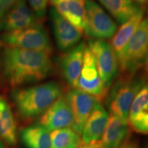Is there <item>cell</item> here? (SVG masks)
I'll list each match as a JSON object with an SVG mask.
<instances>
[{
  "label": "cell",
  "mask_w": 148,
  "mask_h": 148,
  "mask_svg": "<svg viewBox=\"0 0 148 148\" xmlns=\"http://www.w3.org/2000/svg\"><path fill=\"white\" fill-rule=\"evenodd\" d=\"M52 69L49 53L9 47L0 53V75L12 86L45 79Z\"/></svg>",
  "instance_id": "cell-1"
},
{
  "label": "cell",
  "mask_w": 148,
  "mask_h": 148,
  "mask_svg": "<svg viewBox=\"0 0 148 148\" xmlns=\"http://www.w3.org/2000/svg\"><path fill=\"white\" fill-rule=\"evenodd\" d=\"M61 94L60 85L49 82L15 89L12 92V99L20 116L24 119H30L42 115Z\"/></svg>",
  "instance_id": "cell-2"
},
{
  "label": "cell",
  "mask_w": 148,
  "mask_h": 148,
  "mask_svg": "<svg viewBox=\"0 0 148 148\" xmlns=\"http://www.w3.org/2000/svg\"><path fill=\"white\" fill-rule=\"evenodd\" d=\"M146 84L143 77L125 75L116 81L107 95L106 104L110 114L127 123L129 110L134 97Z\"/></svg>",
  "instance_id": "cell-3"
},
{
  "label": "cell",
  "mask_w": 148,
  "mask_h": 148,
  "mask_svg": "<svg viewBox=\"0 0 148 148\" xmlns=\"http://www.w3.org/2000/svg\"><path fill=\"white\" fill-rule=\"evenodd\" d=\"M0 46L50 53L52 45L45 27L39 23L27 28L0 34Z\"/></svg>",
  "instance_id": "cell-4"
},
{
  "label": "cell",
  "mask_w": 148,
  "mask_h": 148,
  "mask_svg": "<svg viewBox=\"0 0 148 148\" xmlns=\"http://www.w3.org/2000/svg\"><path fill=\"white\" fill-rule=\"evenodd\" d=\"M148 47V16L143 18L119 59V69L125 75H135L145 61Z\"/></svg>",
  "instance_id": "cell-5"
},
{
  "label": "cell",
  "mask_w": 148,
  "mask_h": 148,
  "mask_svg": "<svg viewBox=\"0 0 148 148\" xmlns=\"http://www.w3.org/2000/svg\"><path fill=\"white\" fill-rule=\"evenodd\" d=\"M88 47L95 58L99 77L110 89L119 69L118 57L110 43L104 40H88Z\"/></svg>",
  "instance_id": "cell-6"
},
{
  "label": "cell",
  "mask_w": 148,
  "mask_h": 148,
  "mask_svg": "<svg viewBox=\"0 0 148 148\" xmlns=\"http://www.w3.org/2000/svg\"><path fill=\"white\" fill-rule=\"evenodd\" d=\"M86 19L84 32L94 39L112 38L117 30L113 19L101 7L92 0L85 1Z\"/></svg>",
  "instance_id": "cell-7"
},
{
  "label": "cell",
  "mask_w": 148,
  "mask_h": 148,
  "mask_svg": "<svg viewBox=\"0 0 148 148\" xmlns=\"http://www.w3.org/2000/svg\"><path fill=\"white\" fill-rule=\"evenodd\" d=\"M94 97L100 101L108 95V88L98 73L95 58L86 45L85 48L82 70L75 87Z\"/></svg>",
  "instance_id": "cell-8"
},
{
  "label": "cell",
  "mask_w": 148,
  "mask_h": 148,
  "mask_svg": "<svg viewBox=\"0 0 148 148\" xmlns=\"http://www.w3.org/2000/svg\"><path fill=\"white\" fill-rule=\"evenodd\" d=\"M73 117L72 130L81 135L85 123L98 101L92 95L76 88H73L64 96Z\"/></svg>",
  "instance_id": "cell-9"
},
{
  "label": "cell",
  "mask_w": 148,
  "mask_h": 148,
  "mask_svg": "<svg viewBox=\"0 0 148 148\" xmlns=\"http://www.w3.org/2000/svg\"><path fill=\"white\" fill-rule=\"evenodd\" d=\"M49 16L53 32L59 50L65 51L76 46L82 38V32L51 7Z\"/></svg>",
  "instance_id": "cell-10"
},
{
  "label": "cell",
  "mask_w": 148,
  "mask_h": 148,
  "mask_svg": "<svg viewBox=\"0 0 148 148\" xmlns=\"http://www.w3.org/2000/svg\"><path fill=\"white\" fill-rule=\"evenodd\" d=\"M39 23L25 0H18L0 20V32H13Z\"/></svg>",
  "instance_id": "cell-11"
},
{
  "label": "cell",
  "mask_w": 148,
  "mask_h": 148,
  "mask_svg": "<svg viewBox=\"0 0 148 148\" xmlns=\"http://www.w3.org/2000/svg\"><path fill=\"white\" fill-rule=\"evenodd\" d=\"M86 44L79 42L75 47L62 53L58 58V66L64 80L75 88L82 70Z\"/></svg>",
  "instance_id": "cell-12"
},
{
  "label": "cell",
  "mask_w": 148,
  "mask_h": 148,
  "mask_svg": "<svg viewBox=\"0 0 148 148\" xmlns=\"http://www.w3.org/2000/svg\"><path fill=\"white\" fill-rule=\"evenodd\" d=\"M40 125L48 131L66 128L73 125V117L65 97L60 96L40 118Z\"/></svg>",
  "instance_id": "cell-13"
},
{
  "label": "cell",
  "mask_w": 148,
  "mask_h": 148,
  "mask_svg": "<svg viewBox=\"0 0 148 148\" xmlns=\"http://www.w3.org/2000/svg\"><path fill=\"white\" fill-rule=\"evenodd\" d=\"M108 119V112L100 101H98L83 127L81 134L82 145L95 148L106 129Z\"/></svg>",
  "instance_id": "cell-14"
},
{
  "label": "cell",
  "mask_w": 148,
  "mask_h": 148,
  "mask_svg": "<svg viewBox=\"0 0 148 148\" xmlns=\"http://www.w3.org/2000/svg\"><path fill=\"white\" fill-rule=\"evenodd\" d=\"M127 123L134 132L148 134V84L136 94L129 110Z\"/></svg>",
  "instance_id": "cell-15"
},
{
  "label": "cell",
  "mask_w": 148,
  "mask_h": 148,
  "mask_svg": "<svg viewBox=\"0 0 148 148\" xmlns=\"http://www.w3.org/2000/svg\"><path fill=\"white\" fill-rule=\"evenodd\" d=\"M52 8L81 32L84 30L86 13L83 0H50Z\"/></svg>",
  "instance_id": "cell-16"
},
{
  "label": "cell",
  "mask_w": 148,
  "mask_h": 148,
  "mask_svg": "<svg viewBox=\"0 0 148 148\" xmlns=\"http://www.w3.org/2000/svg\"><path fill=\"white\" fill-rule=\"evenodd\" d=\"M128 132V123L110 114L106 129L95 148L118 147L126 140Z\"/></svg>",
  "instance_id": "cell-17"
},
{
  "label": "cell",
  "mask_w": 148,
  "mask_h": 148,
  "mask_svg": "<svg viewBox=\"0 0 148 148\" xmlns=\"http://www.w3.org/2000/svg\"><path fill=\"white\" fill-rule=\"evenodd\" d=\"M145 10H140L130 19L121 24L113 36L112 37L110 45L115 51L119 60L124 50L127 42L134 34L144 18Z\"/></svg>",
  "instance_id": "cell-18"
},
{
  "label": "cell",
  "mask_w": 148,
  "mask_h": 148,
  "mask_svg": "<svg viewBox=\"0 0 148 148\" xmlns=\"http://www.w3.org/2000/svg\"><path fill=\"white\" fill-rule=\"evenodd\" d=\"M0 136L10 145L16 143V122L8 101L0 95Z\"/></svg>",
  "instance_id": "cell-19"
},
{
  "label": "cell",
  "mask_w": 148,
  "mask_h": 148,
  "mask_svg": "<svg viewBox=\"0 0 148 148\" xmlns=\"http://www.w3.org/2000/svg\"><path fill=\"white\" fill-rule=\"evenodd\" d=\"M21 138L27 148L51 147L49 131L40 124L31 125L22 130Z\"/></svg>",
  "instance_id": "cell-20"
},
{
  "label": "cell",
  "mask_w": 148,
  "mask_h": 148,
  "mask_svg": "<svg viewBox=\"0 0 148 148\" xmlns=\"http://www.w3.org/2000/svg\"><path fill=\"white\" fill-rule=\"evenodd\" d=\"M118 23L123 24L142 10L132 0H98Z\"/></svg>",
  "instance_id": "cell-21"
},
{
  "label": "cell",
  "mask_w": 148,
  "mask_h": 148,
  "mask_svg": "<svg viewBox=\"0 0 148 148\" xmlns=\"http://www.w3.org/2000/svg\"><path fill=\"white\" fill-rule=\"evenodd\" d=\"M50 136L51 148H77L82 145L80 136L69 127L53 130Z\"/></svg>",
  "instance_id": "cell-22"
},
{
  "label": "cell",
  "mask_w": 148,
  "mask_h": 148,
  "mask_svg": "<svg viewBox=\"0 0 148 148\" xmlns=\"http://www.w3.org/2000/svg\"><path fill=\"white\" fill-rule=\"evenodd\" d=\"M27 1L38 20L43 19L50 0H27Z\"/></svg>",
  "instance_id": "cell-23"
},
{
  "label": "cell",
  "mask_w": 148,
  "mask_h": 148,
  "mask_svg": "<svg viewBox=\"0 0 148 148\" xmlns=\"http://www.w3.org/2000/svg\"><path fill=\"white\" fill-rule=\"evenodd\" d=\"M18 0H0V20Z\"/></svg>",
  "instance_id": "cell-24"
},
{
  "label": "cell",
  "mask_w": 148,
  "mask_h": 148,
  "mask_svg": "<svg viewBox=\"0 0 148 148\" xmlns=\"http://www.w3.org/2000/svg\"><path fill=\"white\" fill-rule=\"evenodd\" d=\"M132 1L133 3L143 10H145L148 7V0H132Z\"/></svg>",
  "instance_id": "cell-25"
},
{
  "label": "cell",
  "mask_w": 148,
  "mask_h": 148,
  "mask_svg": "<svg viewBox=\"0 0 148 148\" xmlns=\"http://www.w3.org/2000/svg\"><path fill=\"white\" fill-rule=\"evenodd\" d=\"M145 71L146 73H147V76H148V47H147V52H146V55H145Z\"/></svg>",
  "instance_id": "cell-26"
},
{
  "label": "cell",
  "mask_w": 148,
  "mask_h": 148,
  "mask_svg": "<svg viewBox=\"0 0 148 148\" xmlns=\"http://www.w3.org/2000/svg\"><path fill=\"white\" fill-rule=\"evenodd\" d=\"M77 148H92V147H90V146H86V145H81L80 146H79V147H77Z\"/></svg>",
  "instance_id": "cell-27"
},
{
  "label": "cell",
  "mask_w": 148,
  "mask_h": 148,
  "mask_svg": "<svg viewBox=\"0 0 148 148\" xmlns=\"http://www.w3.org/2000/svg\"><path fill=\"white\" fill-rule=\"evenodd\" d=\"M0 148H4V147H3V145L2 143H1V140H0Z\"/></svg>",
  "instance_id": "cell-28"
},
{
  "label": "cell",
  "mask_w": 148,
  "mask_h": 148,
  "mask_svg": "<svg viewBox=\"0 0 148 148\" xmlns=\"http://www.w3.org/2000/svg\"><path fill=\"white\" fill-rule=\"evenodd\" d=\"M130 146H125L124 147H116V148H129Z\"/></svg>",
  "instance_id": "cell-29"
},
{
  "label": "cell",
  "mask_w": 148,
  "mask_h": 148,
  "mask_svg": "<svg viewBox=\"0 0 148 148\" xmlns=\"http://www.w3.org/2000/svg\"><path fill=\"white\" fill-rule=\"evenodd\" d=\"M129 148H134V147H132V146H130V147H129Z\"/></svg>",
  "instance_id": "cell-30"
},
{
  "label": "cell",
  "mask_w": 148,
  "mask_h": 148,
  "mask_svg": "<svg viewBox=\"0 0 148 148\" xmlns=\"http://www.w3.org/2000/svg\"><path fill=\"white\" fill-rule=\"evenodd\" d=\"M83 1H86V0H83Z\"/></svg>",
  "instance_id": "cell-31"
},
{
  "label": "cell",
  "mask_w": 148,
  "mask_h": 148,
  "mask_svg": "<svg viewBox=\"0 0 148 148\" xmlns=\"http://www.w3.org/2000/svg\"><path fill=\"white\" fill-rule=\"evenodd\" d=\"M147 148H148V145H147Z\"/></svg>",
  "instance_id": "cell-32"
}]
</instances>
